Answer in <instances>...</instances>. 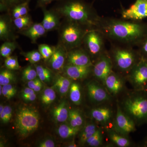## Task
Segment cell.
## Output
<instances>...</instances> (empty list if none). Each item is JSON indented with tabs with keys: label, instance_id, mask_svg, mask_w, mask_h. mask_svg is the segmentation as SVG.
<instances>
[{
	"label": "cell",
	"instance_id": "30bf717a",
	"mask_svg": "<svg viewBox=\"0 0 147 147\" xmlns=\"http://www.w3.org/2000/svg\"><path fill=\"white\" fill-rule=\"evenodd\" d=\"M121 18L129 21H142L147 18V0H136L128 8H122Z\"/></svg>",
	"mask_w": 147,
	"mask_h": 147
},
{
	"label": "cell",
	"instance_id": "83f0119b",
	"mask_svg": "<svg viewBox=\"0 0 147 147\" xmlns=\"http://www.w3.org/2000/svg\"><path fill=\"white\" fill-rule=\"evenodd\" d=\"M36 69L38 77L42 82H49L52 77V73L50 69L42 65H36Z\"/></svg>",
	"mask_w": 147,
	"mask_h": 147
},
{
	"label": "cell",
	"instance_id": "4fadbf2b",
	"mask_svg": "<svg viewBox=\"0 0 147 147\" xmlns=\"http://www.w3.org/2000/svg\"><path fill=\"white\" fill-rule=\"evenodd\" d=\"M67 50L62 44L55 47L53 55L49 60L51 68L55 71H60L63 69L66 58L67 57Z\"/></svg>",
	"mask_w": 147,
	"mask_h": 147
},
{
	"label": "cell",
	"instance_id": "60d3db41",
	"mask_svg": "<svg viewBox=\"0 0 147 147\" xmlns=\"http://www.w3.org/2000/svg\"><path fill=\"white\" fill-rule=\"evenodd\" d=\"M138 47L141 57L147 60V35Z\"/></svg>",
	"mask_w": 147,
	"mask_h": 147
},
{
	"label": "cell",
	"instance_id": "8fae6325",
	"mask_svg": "<svg viewBox=\"0 0 147 147\" xmlns=\"http://www.w3.org/2000/svg\"><path fill=\"white\" fill-rule=\"evenodd\" d=\"M115 128L116 131L123 135H127L136 130L135 122L123 113L119 106L115 122Z\"/></svg>",
	"mask_w": 147,
	"mask_h": 147
},
{
	"label": "cell",
	"instance_id": "4316f807",
	"mask_svg": "<svg viewBox=\"0 0 147 147\" xmlns=\"http://www.w3.org/2000/svg\"><path fill=\"white\" fill-rule=\"evenodd\" d=\"M69 120L71 126L76 128H79L83 123V119L79 111L71 110L69 111Z\"/></svg>",
	"mask_w": 147,
	"mask_h": 147
},
{
	"label": "cell",
	"instance_id": "d6986e66",
	"mask_svg": "<svg viewBox=\"0 0 147 147\" xmlns=\"http://www.w3.org/2000/svg\"><path fill=\"white\" fill-rule=\"evenodd\" d=\"M112 113L110 109L106 107L95 108L91 112L92 117L100 123H105L110 120Z\"/></svg>",
	"mask_w": 147,
	"mask_h": 147
},
{
	"label": "cell",
	"instance_id": "9a60e30c",
	"mask_svg": "<svg viewBox=\"0 0 147 147\" xmlns=\"http://www.w3.org/2000/svg\"><path fill=\"white\" fill-rule=\"evenodd\" d=\"M92 66H79L68 64L65 67L66 75L73 80H81L86 78L92 72Z\"/></svg>",
	"mask_w": 147,
	"mask_h": 147
},
{
	"label": "cell",
	"instance_id": "9c48e42d",
	"mask_svg": "<svg viewBox=\"0 0 147 147\" xmlns=\"http://www.w3.org/2000/svg\"><path fill=\"white\" fill-rule=\"evenodd\" d=\"M113 65L109 52L106 51L96 59L92 66V72L96 79L104 84L105 79L113 71Z\"/></svg>",
	"mask_w": 147,
	"mask_h": 147
},
{
	"label": "cell",
	"instance_id": "603a6c76",
	"mask_svg": "<svg viewBox=\"0 0 147 147\" xmlns=\"http://www.w3.org/2000/svg\"><path fill=\"white\" fill-rule=\"evenodd\" d=\"M29 2H24L11 9L13 19L28 15L29 11Z\"/></svg>",
	"mask_w": 147,
	"mask_h": 147
},
{
	"label": "cell",
	"instance_id": "cb8c5ba5",
	"mask_svg": "<svg viewBox=\"0 0 147 147\" xmlns=\"http://www.w3.org/2000/svg\"><path fill=\"white\" fill-rule=\"evenodd\" d=\"M69 98L75 105H79L81 103L82 93L80 86L78 83L74 82L71 84L69 89Z\"/></svg>",
	"mask_w": 147,
	"mask_h": 147
},
{
	"label": "cell",
	"instance_id": "6da1fadb",
	"mask_svg": "<svg viewBox=\"0 0 147 147\" xmlns=\"http://www.w3.org/2000/svg\"><path fill=\"white\" fill-rule=\"evenodd\" d=\"M112 44L138 47L147 35V24L121 18L101 17L96 28Z\"/></svg>",
	"mask_w": 147,
	"mask_h": 147
},
{
	"label": "cell",
	"instance_id": "b9f144b4",
	"mask_svg": "<svg viewBox=\"0 0 147 147\" xmlns=\"http://www.w3.org/2000/svg\"><path fill=\"white\" fill-rule=\"evenodd\" d=\"M38 147H54L55 143L51 139H47L40 143Z\"/></svg>",
	"mask_w": 147,
	"mask_h": 147
},
{
	"label": "cell",
	"instance_id": "f546056e",
	"mask_svg": "<svg viewBox=\"0 0 147 147\" xmlns=\"http://www.w3.org/2000/svg\"><path fill=\"white\" fill-rule=\"evenodd\" d=\"M15 81V76L11 70L5 69L0 73V85L2 86L9 84Z\"/></svg>",
	"mask_w": 147,
	"mask_h": 147
},
{
	"label": "cell",
	"instance_id": "d4e9b609",
	"mask_svg": "<svg viewBox=\"0 0 147 147\" xmlns=\"http://www.w3.org/2000/svg\"><path fill=\"white\" fill-rule=\"evenodd\" d=\"M97 127L94 124L87 125L81 132L80 142L82 144L86 143L87 140L92 136L98 130Z\"/></svg>",
	"mask_w": 147,
	"mask_h": 147
},
{
	"label": "cell",
	"instance_id": "74e56055",
	"mask_svg": "<svg viewBox=\"0 0 147 147\" xmlns=\"http://www.w3.org/2000/svg\"><path fill=\"white\" fill-rule=\"evenodd\" d=\"M55 47H53L46 44H41L38 46V51L45 61L49 60L53 55Z\"/></svg>",
	"mask_w": 147,
	"mask_h": 147
},
{
	"label": "cell",
	"instance_id": "f5cc1de1",
	"mask_svg": "<svg viewBox=\"0 0 147 147\" xmlns=\"http://www.w3.org/2000/svg\"><path fill=\"white\" fill-rule=\"evenodd\" d=\"M144 90L146 91L147 92V86H146V88H145Z\"/></svg>",
	"mask_w": 147,
	"mask_h": 147
},
{
	"label": "cell",
	"instance_id": "7dc6e473",
	"mask_svg": "<svg viewBox=\"0 0 147 147\" xmlns=\"http://www.w3.org/2000/svg\"><path fill=\"white\" fill-rule=\"evenodd\" d=\"M35 92H34L33 89L28 87V88H25V89L23 90L22 92V95L32 94L34 93Z\"/></svg>",
	"mask_w": 147,
	"mask_h": 147
},
{
	"label": "cell",
	"instance_id": "d590c367",
	"mask_svg": "<svg viewBox=\"0 0 147 147\" xmlns=\"http://www.w3.org/2000/svg\"><path fill=\"white\" fill-rule=\"evenodd\" d=\"M4 65L6 68L11 70H19L21 68L16 56H10L5 58Z\"/></svg>",
	"mask_w": 147,
	"mask_h": 147
},
{
	"label": "cell",
	"instance_id": "5bb4252c",
	"mask_svg": "<svg viewBox=\"0 0 147 147\" xmlns=\"http://www.w3.org/2000/svg\"><path fill=\"white\" fill-rule=\"evenodd\" d=\"M87 90L89 96L93 102L101 103L110 99L109 94L106 91L96 82L88 83Z\"/></svg>",
	"mask_w": 147,
	"mask_h": 147
},
{
	"label": "cell",
	"instance_id": "7c38bea8",
	"mask_svg": "<svg viewBox=\"0 0 147 147\" xmlns=\"http://www.w3.org/2000/svg\"><path fill=\"white\" fill-rule=\"evenodd\" d=\"M82 46L69 50L67 54L68 64L79 66H92L90 56Z\"/></svg>",
	"mask_w": 147,
	"mask_h": 147
},
{
	"label": "cell",
	"instance_id": "484cf974",
	"mask_svg": "<svg viewBox=\"0 0 147 147\" xmlns=\"http://www.w3.org/2000/svg\"><path fill=\"white\" fill-rule=\"evenodd\" d=\"M13 23L20 31L28 28L33 24L31 18L28 15L13 19Z\"/></svg>",
	"mask_w": 147,
	"mask_h": 147
},
{
	"label": "cell",
	"instance_id": "1f68e13d",
	"mask_svg": "<svg viewBox=\"0 0 147 147\" xmlns=\"http://www.w3.org/2000/svg\"><path fill=\"white\" fill-rule=\"evenodd\" d=\"M11 28L5 18L1 17L0 19V37L1 39H8L11 34Z\"/></svg>",
	"mask_w": 147,
	"mask_h": 147
},
{
	"label": "cell",
	"instance_id": "8992f818",
	"mask_svg": "<svg viewBox=\"0 0 147 147\" xmlns=\"http://www.w3.org/2000/svg\"><path fill=\"white\" fill-rule=\"evenodd\" d=\"M139 94L127 98L124 108L134 121L139 124L147 123V92L139 91Z\"/></svg>",
	"mask_w": 147,
	"mask_h": 147
},
{
	"label": "cell",
	"instance_id": "ba28073f",
	"mask_svg": "<svg viewBox=\"0 0 147 147\" xmlns=\"http://www.w3.org/2000/svg\"><path fill=\"white\" fill-rule=\"evenodd\" d=\"M128 76L136 89L144 90L147 85V60L141 57L129 72Z\"/></svg>",
	"mask_w": 147,
	"mask_h": 147
},
{
	"label": "cell",
	"instance_id": "3957f363",
	"mask_svg": "<svg viewBox=\"0 0 147 147\" xmlns=\"http://www.w3.org/2000/svg\"><path fill=\"white\" fill-rule=\"evenodd\" d=\"M109 53L113 66L124 73H128L141 58L138 50L133 47L117 44H112Z\"/></svg>",
	"mask_w": 147,
	"mask_h": 147
},
{
	"label": "cell",
	"instance_id": "f35d334b",
	"mask_svg": "<svg viewBox=\"0 0 147 147\" xmlns=\"http://www.w3.org/2000/svg\"><path fill=\"white\" fill-rule=\"evenodd\" d=\"M16 93V88L11 84H7L3 86L2 95L7 99H10L13 97Z\"/></svg>",
	"mask_w": 147,
	"mask_h": 147
},
{
	"label": "cell",
	"instance_id": "7402d4cb",
	"mask_svg": "<svg viewBox=\"0 0 147 147\" xmlns=\"http://www.w3.org/2000/svg\"><path fill=\"white\" fill-rule=\"evenodd\" d=\"M79 128H76L67 124H62L58 129V134L63 139H67L75 136L78 133Z\"/></svg>",
	"mask_w": 147,
	"mask_h": 147
},
{
	"label": "cell",
	"instance_id": "4dcf8cb0",
	"mask_svg": "<svg viewBox=\"0 0 147 147\" xmlns=\"http://www.w3.org/2000/svg\"><path fill=\"white\" fill-rule=\"evenodd\" d=\"M16 43L11 41H6L3 43L0 48V54L3 57L6 58L11 56L16 49Z\"/></svg>",
	"mask_w": 147,
	"mask_h": 147
},
{
	"label": "cell",
	"instance_id": "52a82bcc",
	"mask_svg": "<svg viewBox=\"0 0 147 147\" xmlns=\"http://www.w3.org/2000/svg\"><path fill=\"white\" fill-rule=\"evenodd\" d=\"M104 35L96 28L88 31L84 37L82 44L91 58L96 59L106 52Z\"/></svg>",
	"mask_w": 147,
	"mask_h": 147
},
{
	"label": "cell",
	"instance_id": "bcb514c9",
	"mask_svg": "<svg viewBox=\"0 0 147 147\" xmlns=\"http://www.w3.org/2000/svg\"><path fill=\"white\" fill-rule=\"evenodd\" d=\"M22 98L24 100L27 101H33L35 100L36 96L35 93L32 94L22 95Z\"/></svg>",
	"mask_w": 147,
	"mask_h": 147
},
{
	"label": "cell",
	"instance_id": "f907efd6",
	"mask_svg": "<svg viewBox=\"0 0 147 147\" xmlns=\"http://www.w3.org/2000/svg\"><path fill=\"white\" fill-rule=\"evenodd\" d=\"M68 147H76V145L74 143H71V144L69 145Z\"/></svg>",
	"mask_w": 147,
	"mask_h": 147
},
{
	"label": "cell",
	"instance_id": "e0dca14e",
	"mask_svg": "<svg viewBox=\"0 0 147 147\" xmlns=\"http://www.w3.org/2000/svg\"><path fill=\"white\" fill-rule=\"evenodd\" d=\"M123 83L120 76L113 71L105 79L104 85L110 93L116 95L122 89Z\"/></svg>",
	"mask_w": 147,
	"mask_h": 147
},
{
	"label": "cell",
	"instance_id": "277c9868",
	"mask_svg": "<svg viewBox=\"0 0 147 147\" xmlns=\"http://www.w3.org/2000/svg\"><path fill=\"white\" fill-rule=\"evenodd\" d=\"M39 123V114L34 108L25 106L17 112L15 127L21 138L25 139L34 132L38 128Z\"/></svg>",
	"mask_w": 147,
	"mask_h": 147
},
{
	"label": "cell",
	"instance_id": "7bdbcfd3",
	"mask_svg": "<svg viewBox=\"0 0 147 147\" xmlns=\"http://www.w3.org/2000/svg\"><path fill=\"white\" fill-rule=\"evenodd\" d=\"M59 0H37V6L41 8H45V6L54 1Z\"/></svg>",
	"mask_w": 147,
	"mask_h": 147
},
{
	"label": "cell",
	"instance_id": "7a4b0ae2",
	"mask_svg": "<svg viewBox=\"0 0 147 147\" xmlns=\"http://www.w3.org/2000/svg\"><path fill=\"white\" fill-rule=\"evenodd\" d=\"M54 10L66 20L89 29H96L101 18L85 0H59Z\"/></svg>",
	"mask_w": 147,
	"mask_h": 147
},
{
	"label": "cell",
	"instance_id": "ab89813d",
	"mask_svg": "<svg viewBox=\"0 0 147 147\" xmlns=\"http://www.w3.org/2000/svg\"><path fill=\"white\" fill-rule=\"evenodd\" d=\"M26 1H27L26 0H1V8L2 9H10L14 6Z\"/></svg>",
	"mask_w": 147,
	"mask_h": 147
},
{
	"label": "cell",
	"instance_id": "2e32d148",
	"mask_svg": "<svg viewBox=\"0 0 147 147\" xmlns=\"http://www.w3.org/2000/svg\"><path fill=\"white\" fill-rule=\"evenodd\" d=\"M42 8L44 17L41 24L46 31H51L58 29L60 26L57 13L54 10H48Z\"/></svg>",
	"mask_w": 147,
	"mask_h": 147
},
{
	"label": "cell",
	"instance_id": "d6a6232c",
	"mask_svg": "<svg viewBox=\"0 0 147 147\" xmlns=\"http://www.w3.org/2000/svg\"><path fill=\"white\" fill-rule=\"evenodd\" d=\"M56 98V93L54 90L52 88H47L42 93L41 100L43 104L49 105L55 100Z\"/></svg>",
	"mask_w": 147,
	"mask_h": 147
},
{
	"label": "cell",
	"instance_id": "8d00e7d4",
	"mask_svg": "<svg viewBox=\"0 0 147 147\" xmlns=\"http://www.w3.org/2000/svg\"><path fill=\"white\" fill-rule=\"evenodd\" d=\"M37 74L36 69H35L31 65L28 66L22 72V79L25 81L29 82L36 79Z\"/></svg>",
	"mask_w": 147,
	"mask_h": 147
},
{
	"label": "cell",
	"instance_id": "db71d44e",
	"mask_svg": "<svg viewBox=\"0 0 147 147\" xmlns=\"http://www.w3.org/2000/svg\"><path fill=\"white\" fill-rule=\"evenodd\" d=\"M26 1H27L30 2V0H26Z\"/></svg>",
	"mask_w": 147,
	"mask_h": 147
},
{
	"label": "cell",
	"instance_id": "c3c4849f",
	"mask_svg": "<svg viewBox=\"0 0 147 147\" xmlns=\"http://www.w3.org/2000/svg\"><path fill=\"white\" fill-rule=\"evenodd\" d=\"M42 82H40L39 84H38L35 87L34 89V91L35 92H38L41 90L42 89Z\"/></svg>",
	"mask_w": 147,
	"mask_h": 147
},
{
	"label": "cell",
	"instance_id": "44dd1931",
	"mask_svg": "<svg viewBox=\"0 0 147 147\" xmlns=\"http://www.w3.org/2000/svg\"><path fill=\"white\" fill-rule=\"evenodd\" d=\"M69 78L62 76H59L56 78L53 87L56 89L61 94H65L70 89L71 82Z\"/></svg>",
	"mask_w": 147,
	"mask_h": 147
},
{
	"label": "cell",
	"instance_id": "ac0fdd59",
	"mask_svg": "<svg viewBox=\"0 0 147 147\" xmlns=\"http://www.w3.org/2000/svg\"><path fill=\"white\" fill-rule=\"evenodd\" d=\"M46 32L41 23H36L32 24L28 28L20 31L19 33L28 37L32 42L35 43L37 40L45 35Z\"/></svg>",
	"mask_w": 147,
	"mask_h": 147
},
{
	"label": "cell",
	"instance_id": "e575fe53",
	"mask_svg": "<svg viewBox=\"0 0 147 147\" xmlns=\"http://www.w3.org/2000/svg\"><path fill=\"white\" fill-rule=\"evenodd\" d=\"M102 135L100 129H98L92 136L88 139L86 143L91 147H98L102 143Z\"/></svg>",
	"mask_w": 147,
	"mask_h": 147
},
{
	"label": "cell",
	"instance_id": "f1b7e54d",
	"mask_svg": "<svg viewBox=\"0 0 147 147\" xmlns=\"http://www.w3.org/2000/svg\"><path fill=\"white\" fill-rule=\"evenodd\" d=\"M109 137L110 140L119 147H126L130 145V142L128 139L120 136L115 131H110Z\"/></svg>",
	"mask_w": 147,
	"mask_h": 147
},
{
	"label": "cell",
	"instance_id": "f6af8a7d",
	"mask_svg": "<svg viewBox=\"0 0 147 147\" xmlns=\"http://www.w3.org/2000/svg\"><path fill=\"white\" fill-rule=\"evenodd\" d=\"M40 82H41V81L40 80L39 78L38 79L36 78V79H34V80L29 81L28 82V87L34 89L35 87L37 85L39 84Z\"/></svg>",
	"mask_w": 147,
	"mask_h": 147
},
{
	"label": "cell",
	"instance_id": "ee69618b",
	"mask_svg": "<svg viewBox=\"0 0 147 147\" xmlns=\"http://www.w3.org/2000/svg\"><path fill=\"white\" fill-rule=\"evenodd\" d=\"M12 108L9 105H6L4 106L3 112L7 117L9 121H10L11 117H12Z\"/></svg>",
	"mask_w": 147,
	"mask_h": 147
},
{
	"label": "cell",
	"instance_id": "816d5d0a",
	"mask_svg": "<svg viewBox=\"0 0 147 147\" xmlns=\"http://www.w3.org/2000/svg\"><path fill=\"white\" fill-rule=\"evenodd\" d=\"M2 88L3 86L2 85H1V86H0V95H2Z\"/></svg>",
	"mask_w": 147,
	"mask_h": 147
},
{
	"label": "cell",
	"instance_id": "836d02e7",
	"mask_svg": "<svg viewBox=\"0 0 147 147\" xmlns=\"http://www.w3.org/2000/svg\"><path fill=\"white\" fill-rule=\"evenodd\" d=\"M21 54L26 57L30 63L32 64L38 62L43 59L39 51L37 50H33L28 52H23L21 53Z\"/></svg>",
	"mask_w": 147,
	"mask_h": 147
},
{
	"label": "cell",
	"instance_id": "ffe728a7",
	"mask_svg": "<svg viewBox=\"0 0 147 147\" xmlns=\"http://www.w3.org/2000/svg\"><path fill=\"white\" fill-rule=\"evenodd\" d=\"M69 111L65 102L61 103L54 109L53 116L55 120L58 122H64L68 119Z\"/></svg>",
	"mask_w": 147,
	"mask_h": 147
},
{
	"label": "cell",
	"instance_id": "5b68a950",
	"mask_svg": "<svg viewBox=\"0 0 147 147\" xmlns=\"http://www.w3.org/2000/svg\"><path fill=\"white\" fill-rule=\"evenodd\" d=\"M66 21L60 30L61 44L69 50L80 47L86 34L90 29L74 22Z\"/></svg>",
	"mask_w": 147,
	"mask_h": 147
},
{
	"label": "cell",
	"instance_id": "681fc988",
	"mask_svg": "<svg viewBox=\"0 0 147 147\" xmlns=\"http://www.w3.org/2000/svg\"><path fill=\"white\" fill-rule=\"evenodd\" d=\"M4 109V106L3 105V104H1L0 105V114H2L3 112Z\"/></svg>",
	"mask_w": 147,
	"mask_h": 147
}]
</instances>
